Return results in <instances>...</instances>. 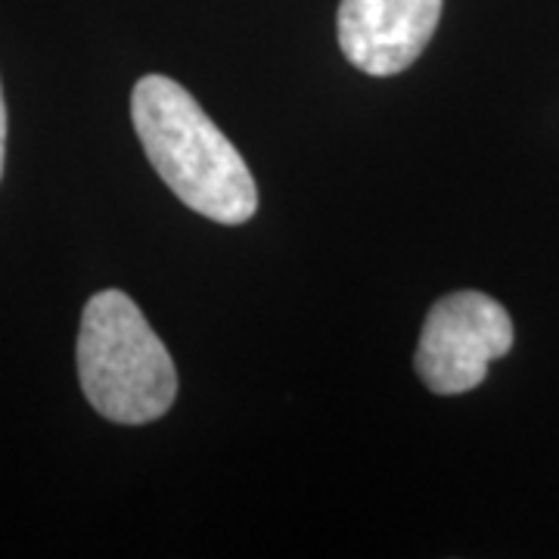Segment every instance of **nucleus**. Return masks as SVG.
Segmentation results:
<instances>
[{
    "label": "nucleus",
    "mask_w": 559,
    "mask_h": 559,
    "mask_svg": "<svg viewBox=\"0 0 559 559\" xmlns=\"http://www.w3.org/2000/svg\"><path fill=\"white\" fill-rule=\"evenodd\" d=\"M131 121L146 159L183 205L218 224H246L255 215L252 171L183 84L143 75L131 94Z\"/></svg>",
    "instance_id": "nucleus-1"
},
{
    "label": "nucleus",
    "mask_w": 559,
    "mask_h": 559,
    "mask_svg": "<svg viewBox=\"0 0 559 559\" xmlns=\"http://www.w3.org/2000/svg\"><path fill=\"white\" fill-rule=\"evenodd\" d=\"M79 380L91 407L121 426L153 423L178 399L175 360L121 289H103L84 305Z\"/></svg>",
    "instance_id": "nucleus-2"
},
{
    "label": "nucleus",
    "mask_w": 559,
    "mask_h": 559,
    "mask_svg": "<svg viewBox=\"0 0 559 559\" xmlns=\"http://www.w3.org/2000/svg\"><path fill=\"white\" fill-rule=\"evenodd\" d=\"M444 0H342L340 47L367 75H399L432 40Z\"/></svg>",
    "instance_id": "nucleus-4"
},
{
    "label": "nucleus",
    "mask_w": 559,
    "mask_h": 559,
    "mask_svg": "<svg viewBox=\"0 0 559 559\" xmlns=\"http://www.w3.org/2000/svg\"><path fill=\"white\" fill-rule=\"evenodd\" d=\"M3 153H7V103H3V87H0V178H3Z\"/></svg>",
    "instance_id": "nucleus-5"
},
{
    "label": "nucleus",
    "mask_w": 559,
    "mask_h": 559,
    "mask_svg": "<svg viewBox=\"0 0 559 559\" xmlns=\"http://www.w3.org/2000/svg\"><path fill=\"white\" fill-rule=\"evenodd\" d=\"M513 348V320L485 293H451L439 299L419 336L417 370L436 395L473 392L488 364Z\"/></svg>",
    "instance_id": "nucleus-3"
}]
</instances>
